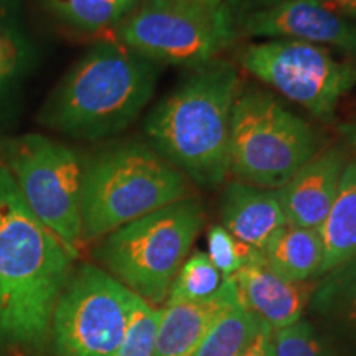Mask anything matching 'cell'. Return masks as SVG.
<instances>
[{
	"label": "cell",
	"mask_w": 356,
	"mask_h": 356,
	"mask_svg": "<svg viewBox=\"0 0 356 356\" xmlns=\"http://www.w3.org/2000/svg\"><path fill=\"white\" fill-rule=\"evenodd\" d=\"M320 234L323 241L320 275L356 256V159L350 157L346 163L337 198Z\"/></svg>",
	"instance_id": "17"
},
{
	"label": "cell",
	"mask_w": 356,
	"mask_h": 356,
	"mask_svg": "<svg viewBox=\"0 0 356 356\" xmlns=\"http://www.w3.org/2000/svg\"><path fill=\"white\" fill-rule=\"evenodd\" d=\"M318 2L346 17V19L356 22V0H318Z\"/></svg>",
	"instance_id": "28"
},
{
	"label": "cell",
	"mask_w": 356,
	"mask_h": 356,
	"mask_svg": "<svg viewBox=\"0 0 356 356\" xmlns=\"http://www.w3.org/2000/svg\"><path fill=\"white\" fill-rule=\"evenodd\" d=\"M239 302L274 332L299 322L309 305L314 286L279 277L266 264L264 254L233 275Z\"/></svg>",
	"instance_id": "13"
},
{
	"label": "cell",
	"mask_w": 356,
	"mask_h": 356,
	"mask_svg": "<svg viewBox=\"0 0 356 356\" xmlns=\"http://www.w3.org/2000/svg\"><path fill=\"white\" fill-rule=\"evenodd\" d=\"M236 29L239 37L302 40L356 56V22L318 0H287L269 10L244 17Z\"/></svg>",
	"instance_id": "11"
},
{
	"label": "cell",
	"mask_w": 356,
	"mask_h": 356,
	"mask_svg": "<svg viewBox=\"0 0 356 356\" xmlns=\"http://www.w3.org/2000/svg\"><path fill=\"white\" fill-rule=\"evenodd\" d=\"M259 317L241 302H234L222 312L211 330L190 356H239L249 348L264 327Z\"/></svg>",
	"instance_id": "20"
},
{
	"label": "cell",
	"mask_w": 356,
	"mask_h": 356,
	"mask_svg": "<svg viewBox=\"0 0 356 356\" xmlns=\"http://www.w3.org/2000/svg\"><path fill=\"white\" fill-rule=\"evenodd\" d=\"M266 264L279 277L291 282H310L318 277L323 262L320 229L286 225L270 239L264 251Z\"/></svg>",
	"instance_id": "16"
},
{
	"label": "cell",
	"mask_w": 356,
	"mask_h": 356,
	"mask_svg": "<svg viewBox=\"0 0 356 356\" xmlns=\"http://www.w3.org/2000/svg\"><path fill=\"white\" fill-rule=\"evenodd\" d=\"M58 22L79 33L115 29L140 0H38Z\"/></svg>",
	"instance_id": "19"
},
{
	"label": "cell",
	"mask_w": 356,
	"mask_h": 356,
	"mask_svg": "<svg viewBox=\"0 0 356 356\" xmlns=\"http://www.w3.org/2000/svg\"><path fill=\"white\" fill-rule=\"evenodd\" d=\"M284 2H287V0H225V6L228 7L236 25H238V22H241L244 17L269 10V8L277 7Z\"/></svg>",
	"instance_id": "25"
},
{
	"label": "cell",
	"mask_w": 356,
	"mask_h": 356,
	"mask_svg": "<svg viewBox=\"0 0 356 356\" xmlns=\"http://www.w3.org/2000/svg\"><path fill=\"white\" fill-rule=\"evenodd\" d=\"M338 132H340L341 139L345 142L346 150L353 154V159H356V118L350 119L346 122H341L338 126Z\"/></svg>",
	"instance_id": "29"
},
{
	"label": "cell",
	"mask_w": 356,
	"mask_h": 356,
	"mask_svg": "<svg viewBox=\"0 0 356 356\" xmlns=\"http://www.w3.org/2000/svg\"><path fill=\"white\" fill-rule=\"evenodd\" d=\"M0 165L10 173L35 216L79 257L84 162L73 149L40 134L0 145Z\"/></svg>",
	"instance_id": "8"
},
{
	"label": "cell",
	"mask_w": 356,
	"mask_h": 356,
	"mask_svg": "<svg viewBox=\"0 0 356 356\" xmlns=\"http://www.w3.org/2000/svg\"><path fill=\"white\" fill-rule=\"evenodd\" d=\"M114 35L124 47L160 65L190 70L216 60L239 37L225 3L208 8L184 0H140Z\"/></svg>",
	"instance_id": "7"
},
{
	"label": "cell",
	"mask_w": 356,
	"mask_h": 356,
	"mask_svg": "<svg viewBox=\"0 0 356 356\" xmlns=\"http://www.w3.org/2000/svg\"><path fill=\"white\" fill-rule=\"evenodd\" d=\"M221 222L236 239L264 251L267 244L287 225L277 190L234 180L221 195Z\"/></svg>",
	"instance_id": "14"
},
{
	"label": "cell",
	"mask_w": 356,
	"mask_h": 356,
	"mask_svg": "<svg viewBox=\"0 0 356 356\" xmlns=\"http://www.w3.org/2000/svg\"><path fill=\"white\" fill-rule=\"evenodd\" d=\"M238 300L234 279L225 277L220 291L208 299L163 305L157 330V356H190L222 312Z\"/></svg>",
	"instance_id": "15"
},
{
	"label": "cell",
	"mask_w": 356,
	"mask_h": 356,
	"mask_svg": "<svg viewBox=\"0 0 356 356\" xmlns=\"http://www.w3.org/2000/svg\"><path fill=\"white\" fill-rule=\"evenodd\" d=\"M274 356H337L309 320L274 332Z\"/></svg>",
	"instance_id": "24"
},
{
	"label": "cell",
	"mask_w": 356,
	"mask_h": 356,
	"mask_svg": "<svg viewBox=\"0 0 356 356\" xmlns=\"http://www.w3.org/2000/svg\"><path fill=\"white\" fill-rule=\"evenodd\" d=\"M307 309L323 322L356 332V256L320 275Z\"/></svg>",
	"instance_id": "18"
},
{
	"label": "cell",
	"mask_w": 356,
	"mask_h": 356,
	"mask_svg": "<svg viewBox=\"0 0 356 356\" xmlns=\"http://www.w3.org/2000/svg\"><path fill=\"white\" fill-rule=\"evenodd\" d=\"M238 61L257 81L322 122H333L341 97L356 86V65L337 60L328 48L302 40L248 43L239 50Z\"/></svg>",
	"instance_id": "9"
},
{
	"label": "cell",
	"mask_w": 356,
	"mask_h": 356,
	"mask_svg": "<svg viewBox=\"0 0 356 356\" xmlns=\"http://www.w3.org/2000/svg\"><path fill=\"white\" fill-rule=\"evenodd\" d=\"M74 261L0 165V345L25 353L44 348Z\"/></svg>",
	"instance_id": "1"
},
{
	"label": "cell",
	"mask_w": 356,
	"mask_h": 356,
	"mask_svg": "<svg viewBox=\"0 0 356 356\" xmlns=\"http://www.w3.org/2000/svg\"><path fill=\"white\" fill-rule=\"evenodd\" d=\"M19 63V48L13 40L0 35V86L12 76Z\"/></svg>",
	"instance_id": "26"
},
{
	"label": "cell",
	"mask_w": 356,
	"mask_h": 356,
	"mask_svg": "<svg viewBox=\"0 0 356 356\" xmlns=\"http://www.w3.org/2000/svg\"><path fill=\"white\" fill-rule=\"evenodd\" d=\"M184 2L195 3V6H202L208 8H216V7H221L222 3H225V0H184Z\"/></svg>",
	"instance_id": "30"
},
{
	"label": "cell",
	"mask_w": 356,
	"mask_h": 356,
	"mask_svg": "<svg viewBox=\"0 0 356 356\" xmlns=\"http://www.w3.org/2000/svg\"><path fill=\"white\" fill-rule=\"evenodd\" d=\"M350 160L345 147H323L277 190L287 225L320 229L335 202L341 175Z\"/></svg>",
	"instance_id": "12"
},
{
	"label": "cell",
	"mask_w": 356,
	"mask_h": 356,
	"mask_svg": "<svg viewBox=\"0 0 356 356\" xmlns=\"http://www.w3.org/2000/svg\"><path fill=\"white\" fill-rule=\"evenodd\" d=\"M225 282V275L216 269L207 252H193L181 264L165 304L195 302L215 296ZM163 304V305H165Z\"/></svg>",
	"instance_id": "21"
},
{
	"label": "cell",
	"mask_w": 356,
	"mask_h": 356,
	"mask_svg": "<svg viewBox=\"0 0 356 356\" xmlns=\"http://www.w3.org/2000/svg\"><path fill=\"white\" fill-rule=\"evenodd\" d=\"M243 88L238 66L216 58L190 73L147 114V144L202 188H216L229 173V132Z\"/></svg>",
	"instance_id": "2"
},
{
	"label": "cell",
	"mask_w": 356,
	"mask_h": 356,
	"mask_svg": "<svg viewBox=\"0 0 356 356\" xmlns=\"http://www.w3.org/2000/svg\"><path fill=\"white\" fill-rule=\"evenodd\" d=\"M162 307L150 305L134 293L118 356H157V330Z\"/></svg>",
	"instance_id": "22"
},
{
	"label": "cell",
	"mask_w": 356,
	"mask_h": 356,
	"mask_svg": "<svg viewBox=\"0 0 356 356\" xmlns=\"http://www.w3.org/2000/svg\"><path fill=\"white\" fill-rule=\"evenodd\" d=\"M203 225L202 200H180L104 236L95 259L137 297L163 307Z\"/></svg>",
	"instance_id": "5"
},
{
	"label": "cell",
	"mask_w": 356,
	"mask_h": 356,
	"mask_svg": "<svg viewBox=\"0 0 356 356\" xmlns=\"http://www.w3.org/2000/svg\"><path fill=\"white\" fill-rule=\"evenodd\" d=\"M162 70L163 65L115 38L101 40L56 84L38 121L73 139L118 136L149 106Z\"/></svg>",
	"instance_id": "3"
},
{
	"label": "cell",
	"mask_w": 356,
	"mask_h": 356,
	"mask_svg": "<svg viewBox=\"0 0 356 356\" xmlns=\"http://www.w3.org/2000/svg\"><path fill=\"white\" fill-rule=\"evenodd\" d=\"M274 330L269 325H264L259 335L254 338L249 348L239 356H274V343H273Z\"/></svg>",
	"instance_id": "27"
},
{
	"label": "cell",
	"mask_w": 356,
	"mask_h": 356,
	"mask_svg": "<svg viewBox=\"0 0 356 356\" xmlns=\"http://www.w3.org/2000/svg\"><path fill=\"white\" fill-rule=\"evenodd\" d=\"M191 197V184L147 142L129 139L84 162L83 243L102 239L127 222Z\"/></svg>",
	"instance_id": "4"
},
{
	"label": "cell",
	"mask_w": 356,
	"mask_h": 356,
	"mask_svg": "<svg viewBox=\"0 0 356 356\" xmlns=\"http://www.w3.org/2000/svg\"><path fill=\"white\" fill-rule=\"evenodd\" d=\"M207 243L208 257L225 277H233L236 273H239L244 266L256 259L262 252L236 239L221 225L211 226L208 229Z\"/></svg>",
	"instance_id": "23"
},
{
	"label": "cell",
	"mask_w": 356,
	"mask_h": 356,
	"mask_svg": "<svg viewBox=\"0 0 356 356\" xmlns=\"http://www.w3.org/2000/svg\"><path fill=\"white\" fill-rule=\"evenodd\" d=\"M323 149L320 132L273 92L241 88L229 132V173L236 180L279 190Z\"/></svg>",
	"instance_id": "6"
},
{
	"label": "cell",
	"mask_w": 356,
	"mask_h": 356,
	"mask_svg": "<svg viewBox=\"0 0 356 356\" xmlns=\"http://www.w3.org/2000/svg\"><path fill=\"white\" fill-rule=\"evenodd\" d=\"M132 297L99 266L76 267L53 310L56 356H118Z\"/></svg>",
	"instance_id": "10"
}]
</instances>
